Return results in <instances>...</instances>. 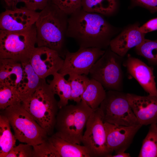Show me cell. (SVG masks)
<instances>
[{"instance_id":"6da1fadb","label":"cell","mask_w":157,"mask_h":157,"mask_svg":"<svg viewBox=\"0 0 157 157\" xmlns=\"http://www.w3.org/2000/svg\"><path fill=\"white\" fill-rule=\"evenodd\" d=\"M101 14L81 8L69 15L67 37L73 38L79 48L96 47L106 50L122 28L110 24Z\"/></svg>"},{"instance_id":"7a4b0ae2","label":"cell","mask_w":157,"mask_h":157,"mask_svg":"<svg viewBox=\"0 0 157 157\" xmlns=\"http://www.w3.org/2000/svg\"><path fill=\"white\" fill-rule=\"evenodd\" d=\"M68 16L50 0L35 23L38 46L49 48L65 57Z\"/></svg>"},{"instance_id":"3957f363","label":"cell","mask_w":157,"mask_h":157,"mask_svg":"<svg viewBox=\"0 0 157 157\" xmlns=\"http://www.w3.org/2000/svg\"><path fill=\"white\" fill-rule=\"evenodd\" d=\"M45 79L42 78L34 92L21 102L22 106L47 132L53 134L58 109V101Z\"/></svg>"},{"instance_id":"277c9868","label":"cell","mask_w":157,"mask_h":157,"mask_svg":"<svg viewBox=\"0 0 157 157\" xmlns=\"http://www.w3.org/2000/svg\"><path fill=\"white\" fill-rule=\"evenodd\" d=\"M93 110L82 100L76 105H67L59 109L56 117L55 133L69 141L81 144L84 129Z\"/></svg>"},{"instance_id":"5b68a950","label":"cell","mask_w":157,"mask_h":157,"mask_svg":"<svg viewBox=\"0 0 157 157\" xmlns=\"http://www.w3.org/2000/svg\"><path fill=\"white\" fill-rule=\"evenodd\" d=\"M1 114L9 120L16 139L33 147L46 140L48 135L31 115L22 106L21 103L10 106Z\"/></svg>"},{"instance_id":"8992f818","label":"cell","mask_w":157,"mask_h":157,"mask_svg":"<svg viewBox=\"0 0 157 157\" xmlns=\"http://www.w3.org/2000/svg\"><path fill=\"white\" fill-rule=\"evenodd\" d=\"M35 24L26 30L10 32L0 29V59L22 63L29 61L35 47Z\"/></svg>"},{"instance_id":"52a82bcc","label":"cell","mask_w":157,"mask_h":157,"mask_svg":"<svg viewBox=\"0 0 157 157\" xmlns=\"http://www.w3.org/2000/svg\"><path fill=\"white\" fill-rule=\"evenodd\" d=\"M124 60L109 47L94 63L89 74L108 90L122 91L124 74L122 65Z\"/></svg>"},{"instance_id":"ba28073f","label":"cell","mask_w":157,"mask_h":157,"mask_svg":"<svg viewBox=\"0 0 157 157\" xmlns=\"http://www.w3.org/2000/svg\"><path fill=\"white\" fill-rule=\"evenodd\" d=\"M99 108L104 122L127 126L140 124L127 99L126 93L122 91L108 90Z\"/></svg>"},{"instance_id":"9c48e42d","label":"cell","mask_w":157,"mask_h":157,"mask_svg":"<svg viewBox=\"0 0 157 157\" xmlns=\"http://www.w3.org/2000/svg\"><path fill=\"white\" fill-rule=\"evenodd\" d=\"M82 141L91 157H109L112 153L106 143V133L102 113L99 108L94 110L86 124Z\"/></svg>"},{"instance_id":"30bf717a","label":"cell","mask_w":157,"mask_h":157,"mask_svg":"<svg viewBox=\"0 0 157 157\" xmlns=\"http://www.w3.org/2000/svg\"><path fill=\"white\" fill-rule=\"evenodd\" d=\"M105 51L96 47L79 48L74 52L67 50L63 66L58 72L64 76L71 74L87 75L93 65Z\"/></svg>"},{"instance_id":"8fae6325","label":"cell","mask_w":157,"mask_h":157,"mask_svg":"<svg viewBox=\"0 0 157 157\" xmlns=\"http://www.w3.org/2000/svg\"><path fill=\"white\" fill-rule=\"evenodd\" d=\"M64 60L57 51L44 46L35 47L29 60L35 72L43 79L58 72Z\"/></svg>"},{"instance_id":"7c38bea8","label":"cell","mask_w":157,"mask_h":157,"mask_svg":"<svg viewBox=\"0 0 157 157\" xmlns=\"http://www.w3.org/2000/svg\"><path fill=\"white\" fill-rule=\"evenodd\" d=\"M39 14L25 6L6 9L0 14V29L10 32L26 30L35 24Z\"/></svg>"},{"instance_id":"4fadbf2b","label":"cell","mask_w":157,"mask_h":157,"mask_svg":"<svg viewBox=\"0 0 157 157\" xmlns=\"http://www.w3.org/2000/svg\"><path fill=\"white\" fill-rule=\"evenodd\" d=\"M107 147L113 153L124 152L132 142L141 124L135 126L116 125L104 122Z\"/></svg>"},{"instance_id":"5bb4252c","label":"cell","mask_w":157,"mask_h":157,"mask_svg":"<svg viewBox=\"0 0 157 157\" xmlns=\"http://www.w3.org/2000/svg\"><path fill=\"white\" fill-rule=\"evenodd\" d=\"M123 65L128 73L149 94L157 95V88L154 74V68L140 59L128 54Z\"/></svg>"},{"instance_id":"9a60e30c","label":"cell","mask_w":157,"mask_h":157,"mask_svg":"<svg viewBox=\"0 0 157 157\" xmlns=\"http://www.w3.org/2000/svg\"><path fill=\"white\" fill-rule=\"evenodd\" d=\"M126 98L139 124H157V95L142 96L127 93Z\"/></svg>"},{"instance_id":"2e32d148","label":"cell","mask_w":157,"mask_h":157,"mask_svg":"<svg viewBox=\"0 0 157 157\" xmlns=\"http://www.w3.org/2000/svg\"><path fill=\"white\" fill-rule=\"evenodd\" d=\"M140 24L136 22L129 24L111 40L109 47L111 50L124 57L129 51L141 43L145 39L146 34L140 31Z\"/></svg>"},{"instance_id":"e0dca14e","label":"cell","mask_w":157,"mask_h":157,"mask_svg":"<svg viewBox=\"0 0 157 157\" xmlns=\"http://www.w3.org/2000/svg\"><path fill=\"white\" fill-rule=\"evenodd\" d=\"M27 82L26 75L21 63L11 59H0V83L15 88L20 97Z\"/></svg>"},{"instance_id":"ac0fdd59","label":"cell","mask_w":157,"mask_h":157,"mask_svg":"<svg viewBox=\"0 0 157 157\" xmlns=\"http://www.w3.org/2000/svg\"><path fill=\"white\" fill-rule=\"evenodd\" d=\"M48 140L58 157H91L83 145L69 141L56 133L49 137Z\"/></svg>"},{"instance_id":"d6986e66","label":"cell","mask_w":157,"mask_h":157,"mask_svg":"<svg viewBox=\"0 0 157 157\" xmlns=\"http://www.w3.org/2000/svg\"><path fill=\"white\" fill-rule=\"evenodd\" d=\"M119 7V0H81V8L83 10L105 17L116 15Z\"/></svg>"},{"instance_id":"ffe728a7","label":"cell","mask_w":157,"mask_h":157,"mask_svg":"<svg viewBox=\"0 0 157 157\" xmlns=\"http://www.w3.org/2000/svg\"><path fill=\"white\" fill-rule=\"evenodd\" d=\"M53 76V79L48 80V82L52 91L59 97L58 101L59 109L68 105L71 97V86L70 83L65 78V76L58 72L54 74Z\"/></svg>"},{"instance_id":"44dd1931","label":"cell","mask_w":157,"mask_h":157,"mask_svg":"<svg viewBox=\"0 0 157 157\" xmlns=\"http://www.w3.org/2000/svg\"><path fill=\"white\" fill-rule=\"evenodd\" d=\"M106 94V92L102 85L91 78L82 96V100L85 101L93 110H95L99 108Z\"/></svg>"},{"instance_id":"7402d4cb","label":"cell","mask_w":157,"mask_h":157,"mask_svg":"<svg viewBox=\"0 0 157 157\" xmlns=\"http://www.w3.org/2000/svg\"><path fill=\"white\" fill-rule=\"evenodd\" d=\"M11 126L7 117L0 115V157L6 156L15 146L16 138L11 130Z\"/></svg>"},{"instance_id":"603a6c76","label":"cell","mask_w":157,"mask_h":157,"mask_svg":"<svg viewBox=\"0 0 157 157\" xmlns=\"http://www.w3.org/2000/svg\"><path fill=\"white\" fill-rule=\"evenodd\" d=\"M27 78L26 87L20 95L22 102L30 97L39 86L41 80L31 65L29 60L21 63Z\"/></svg>"},{"instance_id":"cb8c5ba5","label":"cell","mask_w":157,"mask_h":157,"mask_svg":"<svg viewBox=\"0 0 157 157\" xmlns=\"http://www.w3.org/2000/svg\"><path fill=\"white\" fill-rule=\"evenodd\" d=\"M138 157H157V124L150 125Z\"/></svg>"},{"instance_id":"d4e9b609","label":"cell","mask_w":157,"mask_h":157,"mask_svg":"<svg viewBox=\"0 0 157 157\" xmlns=\"http://www.w3.org/2000/svg\"><path fill=\"white\" fill-rule=\"evenodd\" d=\"M68 81L71 89L70 100L78 103L82 100V96L89 83L90 78L84 74H71Z\"/></svg>"},{"instance_id":"484cf974","label":"cell","mask_w":157,"mask_h":157,"mask_svg":"<svg viewBox=\"0 0 157 157\" xmlns=\"http://www.w3.org/2000/svg\"><path fill=\"white\" fill-rule=\"evenodd\" d=\"M134 51L137 55L146 58L150 65H157V39L151 40L145 38L135 47Z\"/></svg>"},{"instance_id":"4316f807","label":"cell","mask_w":157,"mask_h":157,"mask_svg":"<svg viewBox=\"0 0 157 157\" xmlns=\"http://www.w3.org/2000/svg\"><path fill=\"white\" fill-rule=\"evenodd\" d=\"M22 101L15 88L0 83V109L2 110L8 107L21 103Z\"/></svg>"},{"instance_id":"83f0119b","label":"cell","mask_w":157,"mask_h":157,"mask_svg":"<svg viewBox=\"0 0 157 157\" xmlns=\"http://www.w3.org/2000/svg\"><path fill=\"white\" fill-rule=\"evenodd\" d=\"M68 15L81 8V0H51Z\"/></svg>"},{"instance_id":"f1b7e54d","label":"cell","mask_w":157,"mask_h":157,"mask_svg":"<svg viewBox=\"0 0 157 157\" xmlns=\"http://www.w3.org/2000/svg\"><path fill=\"white\" fill-rule=\"evenodd\" d=\"M33 148V157H57L47 139L44 142Z\"/></svg>"},{"instance_id":"f546056e","label":"cell","mask_w":157,"mask_h":157,"mask_svg":"<svg viewBox=\"0 0 157 157\" xmlns=\"http://www.w3.org/2000/svg\"><path fill=\"white\" fill-rule=\"evenodd\" d=\"M33 157V148L31 145L19 144L15 146L6 157Z\"/></svg>"},{"instance_id":"4dcf8cb0","label":"cell","mask_w":157,"mask_h":157,"mask_svg":"<svg viewBox=\"0 0 157 157\" xmlns=\"http://www.w3.org/2000/svg\"><path fill=\"white\" fill-rule=\"evenodd\" d=\"M130 0V9L139 6L147 9L151 13H157V0Z\"/></svg>"},{"instance_id":"1f68e13d","label":"cell","mask_w":157,"mask_h":157,"mask_svg":"<svg viewBox=\"0 0 157 157\" xmlns=\"http://www.w3.org/2000/svg\"><path fill=\"white\" fill-rule=\"evenodd\" d=\"M50 0H24L25 6L31 10H42L44 8Z\"/></svg>"},{"instance_id":"d6a6232c","label":"cell","mask_w":157,"mask_h":157,"mask_svg":"<svg viewBox=\"0 0 157 157\" xmlns=\"http://www.w3.org/2000/svg\"><path fill=\"white\" fill-rule=\"evenodd\" d=\"M139 30L142 33H147L157 30V17L150 19L140 26Z\"/></svg>"},{"instance_id":"836d02e7","label":"cell","mask_w":157,"mask_h":157,"mask_svg":"<svg viewBox=\"0 0 157 157\" xmlns=\"http://www.w3.org/2000/svg\"><path fill=\"white\" fill-rule=\"evenodd\" d=\"M7 8L6 9H13L17 7V5L19 2L24 3V0H3Z\"/></svg>"},{"instance_id":"e575fe53","label":"cell","mask_w":157,"mask_h":157,"mask_svg":"<svg viewBox=\"0 0 157 157\" xmlns=\"http://www.w3.org/2000/svg\"><path fill=\"white\" fill-rule=\"evenodd\" d=\"M131 156L129 154L122 152H119L114 155H112L109 157H130Z\"/></svg>"}]
</instances>
